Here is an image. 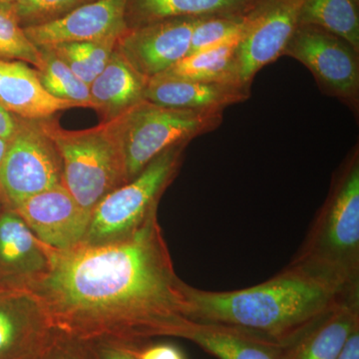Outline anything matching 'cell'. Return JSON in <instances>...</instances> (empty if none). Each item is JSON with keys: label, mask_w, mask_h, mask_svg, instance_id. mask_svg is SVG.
I'll return each instance as SVG.
<instances>
[{"label": "cell", "mask_w": 359, "mask_h": 359, "mask_svg": "<svg viewBox=\"0 0 359 359\" xmlns=\"http://www.w3.org/2000/svg\"><path fill=\"white\" fill-rule=\"evenodd\" d=\"M185 287L156 212L121 240L50 249V268L28 290L56 332L140 346L154 337H181L189 321Z\"/></svg>", "instance_id": "obj_1"}, {"label": "cell", "mask_w": 359, "mask_h": 359, "mask_svg": "<svg viewBox=\"0 0 359 359\" xmlns=\"http://www.w3.org/2000/svg\"><path fill=\"white\" fill-rule=\"evenodd\" d=\"M185 294L189 320L233 328L287 347L344 302L358 297L359 287L290 263L254 287L210 292L186 283Z\"/></svg>", "instance_id": "obj_2"}, {"label": "cell", "mask_w": 359, "mask_h": 359, "mask_svg": "<svg viewBox=\"0 0 359 359\" xmlns=\"http://www.w3.org/2000/svg\"><path fill=\"white\" fill-rule=\"evenodd\" d=\"M290 264L359 287V151L349 153Z\"/></svg>", "instance_id": "obj_3"}, {"label": "cell", "mask_w": 359, "mask_h": 359, "mask_svg": "<svg viewBox=\"0 0 359 359\" xmlns=\"http://www.w3.org/2000/svg\"><path fill=\"white\" fill-rule=\"evenodd\" d=\"M55 144L62 162V185L85 211L118 187L128 183L121 149L110 124L84 130H66L56 120H40Z\"/></svg>", "instance_id": "obj_4"}, {"label": "cell", "mask_w": 359, "mask_h": 359, "mask_svg": "<svg viewBox=\"0 0 359 359\" xmlns=\"http://www.w3.org/2000/svg\"><path fill=\"white\" fill-rule=\"evenodd\" d=\"M223 112L164 107L143 100L108 122L121 149L127 182L167 149L219 128Z\"/></svg>", "instance_id": "obj_5"}, {"label": "cell", "mask_w": 359, "mask_h": 359, "mask_svg": "<svg viewBox=\"0 0 359 359\" xmlns=\"http://www.w3.org/2000/svg\"><path fill=\"white\" fill-rule=\"evenodd\" d=\"M188 144L167 149L136 178L108 194L91 212L84 245L128 237L157 212L158 203L176 178Z\"/></svg>", "instance_id": "obj_6"}, {"label": "cell", "mask_w": 359, "mask_h": 359, "mask_svg": "<svg viewBox=\"0 0 359 359\" xmlns=\"http://www.w3.org/2000/svg\"><path fill=\"white\" fill-rule=\"evenodd\" d=\"M62 184V162L39 121L20 119L0 165V197L14 209L23 201Z\"/></svg>", "instance_id": "obj_7"}, {"label": "cell", "mask_w": 359, "mask_h": 359, "mask_svg": "<svg viewBox=\"0 0 359 359\" xmlns=\"http://www.w3.org/2000/svg\"><path fill=\"white\" fill-rule=\"evenodd\" d=\"M283 55L302 63L321 91L358 114L359 52L346 40L318 26L299 25Z\"/></svg>", "instance_id": "obj_8"}, {"label": "cell", "mask_w": 359, "mask_h": 359, "mask_svg": "<svg viewBox=\"0 0 359 359\" xmlns=\"http://www.w3.org/2000/svg\"><path fill=\"white\" fill-rule=\"evenodd\" d=\"M306 0H262L254 9L252 23L236 51L238 79L252 86L264 66L283 55L299 25Z\"/></svg>", "instance_id": "obj_9"}, {"label": "cell", "mask_w": 359, "mask_h": 359, "mask_svg": "<svg viewBox=\"0 0 359 359\" xmlns=\"http://www.w3.org/2000/svg\"><path fill=\"white\" fill-rule=\"evenodd\" d=\"M200 18H176L131 28L118 39L116 50L146 81L190 53L194 27Z\"/></svg>", "instance_id": "obj_10"}, {"label": "cell", "mask_w": 359, "mask_h": 359, "mask_svg": "<svg viewBox=\"0 0 359 359\" xmlns=\"http://www.w3.org/2000/svg\"><path fill=\"white\" fill-rule=\"evenodd\" d=\"M13 210L40 242L55 250H67L81 244L91 217L62 184L28 198Z\"/></svg>", "instance_id": "obj_11"}, {"label": "cell", "mask_w": 359, "mask_h": 359, "mask_svg": "<svg viewBox=\"0 0 359 359\" xmlns=\"http://www.w3.org/2000/svg\"><path fill=\"white\" fill-rule=\"evenodd\" d=\"M56 330L28 290H0V359H40Z\"/></svg>", "instance_id": "obj_12"}, {"label": "cell", "mask_w": 359, "mask_h": 359, "mask_svg": "<svg viewBox=\"0 0 359 359\" xmlns=\"http://www.w3.org/2000/svg\"><path fill=\"white\" fill-rule=\"evenodd\" d=\"M127 0H94L63 18L44 25L28 26L26 35L39 48L71 42L120 39L128 30Z\"/></svg>", "instance_id": "obj_13"}, {"label": "cell", "mask_w": 359, "mask_h": 359, "mask_svg": "<svg viewBox=\"0 0 359 359\" xmlns=\"http://www.w3.org/2000/svg\"><path fill=\"white\" fill-rule=\"evenodd\" d=\"M50 268V248L40 242L18 212H0V290H28Z\"/></svg>", "instance_id": "obj_14"}, {"label": "cell", "mask_w": 359, "mask_h": 359, "mask_svg": "<svg viewBox=\"0 0 359 359\" xmlns=\"http://www.w3.org/2000/svg\"><path fill=\"white\" fill-rule=\"evenodd\" d=\"M250 97V87L241 83L193 81L160 74L146 83L144 100L164 106L223 112L229 106L245 102Z\"/></svg>", "instance_id": "obj_15"}, {"label": "cell", "mask_w": 359, "mask_h": 359, "mask_svg": "<svg viewBox=\"0 0 359 359\" xmlns=\"http://www.w3.org/2000/svg\"><path fill=\"white\" fill-rule=\"evenodd\" d=\"M0 106L20 119L40 121L76 104L50 95L35 68L22 61L0 60Z\"/></svg>", "instance_id": "obj_16"}, {"label": "cell", "mask_w": 359, "mask_h": 359, "mask_svg": "<svg viewBox=\"0 0 359 359\" xmlns=\"http://www.w3.org/2000/svg\"><path fill=\"white\" fill-rule=\"evenodd\" d=\"M146 81L117 50L89 85L92 109L109 122L144 100Z\"/></svg>", "instance_id": "obj_17"}, {"label": "cell", "mask_w": 359, "mask_h": 359, "mask_svg": "<svg viewBox=\"0 0 359 359\" xmlns=\"http://www.w3.org/2000/svg\"><path fill=\"white\" fill-rule=\"evenodd\" d=\"M262 0H127V27L176 18H202L250 13Z\"/></svg>", "instance_id": "obj_18"}, {"label": "cell", "mask_w": 359, "mask_h": 359, "mask_svg": "<svg viewBox=\"0 0 359 359\" xmlns=\"http://www.w3.org/2000/svg\"><path fill=\"white\" fill-rule=\"evenodd\" d=\"M359 327V297L334 309L285 347V359H337Z\"/></svg>", "instance_id": "obj_19"}, {"label": "cell", "mask_w": 359, "mask_h": 359, "mask_svg": "<svg viewBox=\"0 0 359 359\" xmlns=\"http://www.w3.org/2000/svg\"><path fill=\"white\" fill-rule=\"evenodd\" d=\"M180 339L193 342L217 359H285V346L221 325L189 320Z\"/></svg>", "instance_id": "obj_20"}, {"label": "cell", "mask_w": 359, "mask_h": 359, "mask_svg": "<svg viewBox=\"0 0 359 359\" xmlns=\"http://www.w3.org/2000/svg\"><path fill=\"white\" fill-rule=\"evenodd\" d=\"M238 43V41L229 42L188 54L162 74L193 81L243 84L238 79L236 66Z\"/></svg>", "instance_id": "obj_21"}, {"label": "cell", "mask_w": 359, "mask_h": 359, "mask_svg": "<svg viewBox=\"0 0 359 359\" xmlns=\"http://www.w3.org/2000/svg\"><path fill=\"white\" fill-rule=\"evenodd\" d=\"M358 6L354 0H306L299 25L323 28L359 52Z\"/></svg>", "instance_id": "obj_22"}, {"label": "cell", "mask_w": 359, "mask_h": 359, "mask_svg": "<svg viewBox=\"0 0 359 359\" xmlns=\"http://www.w3.org/2000/svg\"><path fill=\"white\" fill-rule=\"evenodd\" d=\"M118 39H119L71 42L42 48L53 52L79 79L90 85L105 68L111 55L115 51Z\"/></svg>", "instance_id": "obj_23"}, {"label": "cell", "mask_w": 359, "mask_h": 359, "mask_svg": "<svg viewBox=\"0 0 359 359\" xmlns=\"http://www.w3.org/2000/svg\"><path fill=\"white\" fill-rule=\"evenodd\" d=\"M39 49L42 65L36 71L44 89L55 98L76 104L78 107L92 108L89 85L79 79L53 52Z\"/></svg>", "instance_id": "obj_24"}, {"label": "cell", "mask_w": 359, "mask_h": 359, "mask_svg": "<svg viewBox=\"0 0 359 359\" xmlns=\"http://www.w3.org/2000/svg\"><path fill=\"white\" fill-rule=\"evenodd\" d=\"M254 9L245 14L202 18L194 27L190 53L243 39L249 29Z\"/></svg>", "instance_id": "obj_25"}, {"label": "cell", "mask_w": 359, "mask_h": 359, "mask_svg": "<svg viewBox=\"0 0 359 359\" xmlns=\"http://www.w3.org/2000/svg\"><path fill=\"white\" fill-rule=\"evenodd\" d=\"M0 60L22 61L39 69L42 65L41 51L32 43L15 16L0 7Z\"/></svg>", "instance_id": "obj_26"}, {"label": "cell", "mask_w": 359, "mask_h": 359, "mask_svg": "<svg viewBox=\"0 0 359 359\" xmlns=\"http://www.w3.org/2000/svg\"><path fill=\"white\" fill-rule=\"evenodd\" d=\"M94 0H25L18 6L4 7L15 16L22 27L44 25Z\"/></svg>", "instance_id": "obj_27"}, {"label": "cell", "mask_w": 359, "mask_h": 359, "mask_svg": "<svg viewBox=\"0 0 359 359\" xmlns=\"http://www.w3.org/2000/svg\"><path fill=\"white\" fill-rule=\"evenodd\" d=\"M40 359H96L88 342L56 332Z\"/></svg>", "instance_id": "obj_28"}, {"label": "cell", "mask_w": 359, "mask_h": 359, "mask_svg": "<svg viewBox=\"0 0 359 359\" xmlns=\"http://www.w3.org/2000/svg\"><path fill=\"white\" fill-rule=\"evenodd\" d=\"M88 344L96 359H138L135 351L139 346L110 341L88 342Z\"/></svg>", "instance_id": "obj_29"}, {"label": "cell", "mask_w": 359, "mask_h": 359, "mask_svg": "<svg viewBox=\"0 0 359 359\" xmlns=\"http://www.w3.org/2000/svg\"><path fill=\"white\" fill-rule=\"evenodd\" d=\"M135 353L138 359H187L185 353L171 344H145L137 347Z\"/></svg>", "instance_id": "obj_30"}, {"label": "cell", "mask_w": 359, "mask_h": 359, "mask_svg": "<svg viewBox=\"0 0 359 359\" xmlns=\"http://www.w3.org/2000/svg\"><path fill=\"white\" fill-rule=\"evenodd\" d=\"M20 125V118L16 117L0 106V137L11 140Z\"/></svg>", "instance_id": "obj_31"}, {"label": "cell", "mask_w": 359, "mask_h": 359, "mask_svg": "<svg viewBox=\"0 0 359 359\" xmlns=\"http://www.w3.org/2000/svg\"><path fill=\"white\" fill-rule=\"evenodd\" d=\"M337 359H359V327L349 335Z\"/></svg>", "instance_id": "obj_32"}, {"label": "cell", "mask_w": 359, "mask_h": 359, "mask_svg": "<svg viewBox=\"0 0 359 359\" xmlns=\"http://www.w3.org/2000/svg\"><path fill=\"white\" fill-rule=\"evenodd\" d=\"M9 143H11V140H6V139L0 137V165H1L2 161H4V157H6L7 149L9 147Z\"/></svg>", "instance_id": "obj_33"}, {"label": "cell", "mask_w": 359, "mask_h": 359, "mask_svg": "<svg viewBox=\"0 0 359 359\" xmlns=\"http://www.w3.org/2000/svg\"><path fill=\"white\" fill-rule=\"evenodd\" d=\"M23 1L25 0H0V7H13Z\"/></svg>", "instance_id": "obj_34"}, {"label": "cell", "mask_w": 359, "mask_h": 359, "mask_svg": "<svg viewBox=\"0 0 359 359\" xmlns=\"http://www.w3.org/2000/svg\"><path fill=\"white\" fill-rule=\"evenodd\" d=\"M6 208V205H4V201H2L1 197H0V212Z\"/></svg>", "instance_id": "obj_35"}, {"label": "cell", "mask_w": 359, "mask_h": 359, "mask_svg": "<svg viewBox=\"0 0 359 359\" xmlns=\"http://www.w3.org/2000/svg\"><path fill=\"white\" fill-rule=\"evenodd\" d=\"M354 1H355L356 4H359V0H354Z\"/></svg>", "instance_id": "obj_36"}]
</instances>
